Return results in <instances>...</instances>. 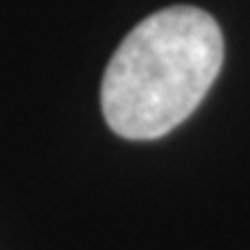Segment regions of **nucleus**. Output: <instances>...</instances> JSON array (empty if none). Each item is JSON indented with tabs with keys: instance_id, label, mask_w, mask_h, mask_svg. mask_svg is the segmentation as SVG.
<instances>
[{
	"instance_id": "obj_1",
	"label": "nucleus",
	"mask_w": 250,
	"mask_h": 250,
	"mask_svg": "<svg viewBox=\"0 0 250 250\" xmlns=\"http://www.w3.org/2000/svg\"><path fill=\"white\" fill-rule=\"evenodd\" d=\"M223 31L192 6L161 9L142 20L114 50L100 103L123 139H159L206 98L223 67Z\"/></svg>"
}]
</instances>
